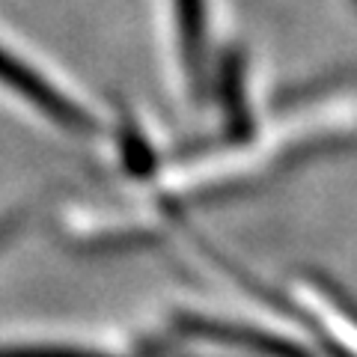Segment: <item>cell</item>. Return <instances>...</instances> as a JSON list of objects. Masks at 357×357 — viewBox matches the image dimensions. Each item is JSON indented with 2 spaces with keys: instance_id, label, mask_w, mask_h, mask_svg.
I'll use <instances>...</instances> for the list:
<instances>
[{
  "instance_id": "cell-1",
  "label": "cell",
  "mask_w": 357,
  "mask_h": 357,
  "mask_svg": "<svg viewBox=\"0 0 357 357\" xmlns=\"http://www.w3.org/2000/svg\"><path fill=\"white\" fill-rule=\"evenodd\" d=\"M0 89L42 122L66 134L98 137L105 131L102 114L69 81L45 69L42 63H33L27 54L15 51V45L3 36H0Z\"/></svg>"
}]
</instances>
